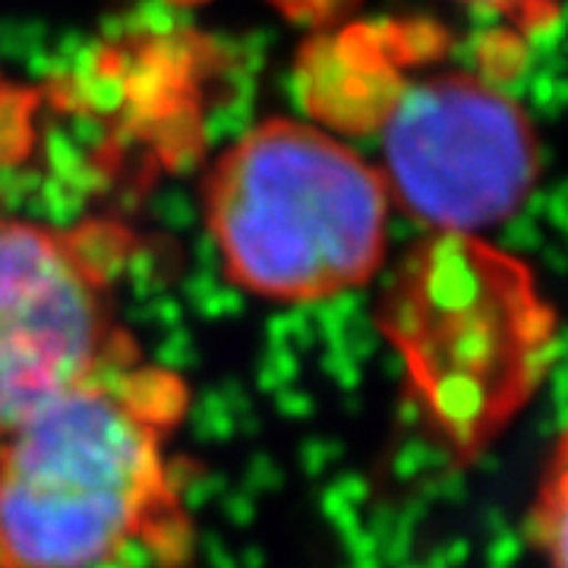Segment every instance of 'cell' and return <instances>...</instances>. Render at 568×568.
<instances>
[{
    "label": "cell",
    "mask_w": 568,
    "mask_h": 568,
    "mask_svg": "<svg viewBox=\"0 0 568 568\" xmlns=\"http://www.w3.org/2000/svg\"><path fill=\"white\" fill-rule=\"evenodd\" d=\"M174 366L130 357L0 433V568L190 559L193 515L174 439L190 414Z\"/></svg>",
    "instance_id": "obj_1"
},
{
    "label": "cell",
    "mask_w": 568,
    "mask_h": 568,
    "mask_svg": "<svg viewBox=\"0 0 568 568\" xmlns=\"http://www.w3.org/2000/svg\"><path fill=\"white\" fill-rule=\"evenodd\" d=\"M383 171L320 126L256 123L203 183V219L234 287L268 304H323L386 263Z\"/></svg>",
    "instance_id": "obj_2"
},
{
    "label": "cell",
    "mask_w": 568,
    "mask_h": 568,
    "mask_svg": "<svg viewBox=\"0 0 568 568\" xmlns=\"http://www.w3.org/2000/svg\"><path fill=\"white\" fill-rule=\"evenodd\" d=\"M379 323L426 420L470 458L537 386L556 313L515 256L477 234H436L402 263Z\"/></svg>",
    "instance_id": "obj_3"
},
{
    "label": "cell",
    "mask_w": 568,
    "mask_h": 568,
    "mask_svg": "<svg viewBox=\"0 0 568 568\" xmlns=\"http://www.w3.org/2000/svg\"><path fill=\"white\" fill-rule=\"evenodd\" d=\"M121 224L73 227L0 215V433L108 366L140 357L118 282Z\"/></svg>",
    "instance_id": "obj_4"
},
{
    "label": "cell",
    "mask_w": 568,
    "mask_h": 568,
    "mask_svg": "<svg viewBox=\"0 0 568 568\" xmlns=\"http://www.w3.org/2000/svg\"><path fill=\"white\" fill-rule=\"evenodd\" d=\"M540 168L525 108L477 77L405 85L383 114L388 196L436 234H480L508 222L528 203Z\"/></svg>",
    "instance_id": "obj_5"
},
{
    "label": "cell",
    "mask_w": 568,
    "mask_h": 568,
    "mask_svg": "<svg viewBox=\"0 0 568 568\" xmlns=\"http://www.w3.org/2000/svg\"><path fill=\"white\" fill-rule=\"evenodd\" d=\"M534 530L549 568H568V429L556 443L544 467V480L534 506Z\"/></svg>",
    "instance_id": "obj_6"
},
{
    "label": "cell",
    "mask_w": 568,
    "mask_h": 568,
    "mask_svg": "<svg viewBox=\"0 0 568 568\" xmlns=\"http://www.w3.org/2000/svg\"><path fill=\"white\" fill-rule=\"evenodd\" d=\"M39 92L32 85H17L0 70V168L26 162L36 149V118Z\"/></svg>",
    "instance_id": "obj_7"
},
{
    "label": "cell",
    "mask_w": 568,
    "mask_h": 568,
    "mask_svg": "<svg viewBox=\"0 0 568 568\" xmlns=\"http://www.w3.org/2000/svg\"><path fill=\"white\" fill-rule=\"evenodd\" d=\"M458 3L496 13L511 22L518 32H540L559 17V0H458Z\"/></svg>",
    "instance_id": "obj_8"
}]
</instances>
